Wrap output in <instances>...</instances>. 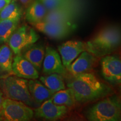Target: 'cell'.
Masks as SVG:
<instances>
[{"instance_id": "cell-25", "label": "cell", "mask_w": 121, "mask_h": 121, "mask_svg": "<svg viewBox=\"0 0 121 121\" xmlns=\"http://www.w3.org/2000/svg\"><path fill=\"white\" fill-rule=\"evenodd\" d=\"M4 94H3L2 90L0 89V112H1V108H2V105L3 101H4Z\"/></svg>"}, {"instance_id": "cell-1", "label": "cell", "mask_w": 121, "mask_h": 121, "mask_svg": "<svg viewBox=\"0 0 121 121\" xmlns=\"http://www.w3.org/2000/svg\"><path fill=\"white\" fill-rule=\"evenodd\" d=\"M67 85L71 90L76 102L80 103L101 99L111 91L108 85L101 82L90 72L72 76Z\"/></svg>"}, {"instance_id": "cell-15", "label": "cell", "mask_w": 121, "mask_h": 121, "mask_svg": "<svg viewBox=\"0 0 121 121\" xmlns=\"http://www.w3.org/2000/svg\"><path fill=\"white\" fill-rule=\"evenodd\" d=\"M45 48L42 43H33L29 45L20 53L32 64L38 71L42 69Z\"/></svg>"}, {"instance_id": "cell-16", "label": "cell", "mask_w": 121, "mask_h": 121, "mask_svg": "<svg viewBox=\"0 0 121 121\" xmlns=\"http://www.w3.org/2000/svg\"><path fill=\"white\" fill-rule=\"evenodd\" d=\"M28 88L30 95L39 105L52 98L55 93L37 79H30L28 81Z\"/></svg>"}, {"instance_id": "cell-20", "label": "cell", "mask_w": 121, "mask_h": 121, "mask_svg": "<svg viewBox=\"0 0 121 121\" xmlns=\"http://www.w3.org/2000/svg\"><path fill=\"white\" fill-rule=\"evenodd\" d=\"M13 53L8 44H3L0 47V71L12 73Z\"/></svg>"}, {"instance_id": "cell-6", "label": "cell", "mask_w": 121, "mask_h": 121, "mask_svg": "<svg viewBox=\"0 0 121 121\" xmlns=\"http://www.w3.org/2000/svg\"><path fill=\"white\" fill-rule=\"evenodd\" d=\"M39 35L33 29L26 25L17 27L9 38L7 43L15 55L19 54L29 45L36 43Z\"/></svg>"}, {"instance_id": "cell-7", "label": "cell", "mask_w": 121, "mask_h": 121, "mask_svg": "<svg viewBox=\"0 0 121 121\" xmlns=\"http://www.w3.org/2000/svg\"><path fill=\"white\" fill-rule=\"evenodd\" d=\"M32 25L40 32L54 39L65 38L74 29L73 24L44 21H42Z\"/></svg>"}, {"instance_id": "cell-9", "label": "cell", "mask_w": 121, "mask_h": 121, "mask_svg": "<svg viewBox=\"0 0 121 121\" xmlns=\"http://www.w3.org/2000/svg\"><path fill=\"white\" fill-rule=\"evenodd\" d=\"M58 49L62 64L67 69L81 53L86 51L87 48L85 42L79 40H69L59 45Z\"/></svg>"}, {"instance_id": "cell-2", "label": "cell", "mask_w": 121, "mask_h": 121, "mask_svg": "<svg viewBox=\"0 0 121 121\" xmlns=\"http://www.w3.org/2000/svg\"><path fill=\"white\" fill-rule=\"evenodd\" d=\"M121 40V31L118 28L107 26L86 42V51L96 57L105 56L119 47Z\"/></svg>"}, {"instance_id": "cell-27", "label": "cell", "mask_w": 121, "mask_h": 121, "mask_svg": "<svg viewBox=\"0 0 121 121\" xmlns=\"http://www.w3.org/2000/svg\"><path fill=\"white\" fill-rule=\"evenodd\" d=\"M2 120V118H1V112H0V121Z\"/></svg>"}, {"instance_id": "cell-12", "label": "cell", "mask_w": 121, "mask_h": 121, "mask_svg": "<svg viewBox=\"0 0 121 121\" xmlns=\"http://www.w3.org/2000/svg\"><path fill=\"white\" fill-rule=\"evenodd\" d=\"M12 73L16 76L25 79H37L39 78L38 71L20 54L13 58Z\"/></svg>"}, {"instance_id": "cell-23", "label": "cell", "mask_w": 121, "mask_h": 121, "mask_svg": "<svg viewBox=\"0 0 121 121\" xmlns=\"http://www.w3.org/2000/svg\"><path fill=\"white\" fill-rule=\"evenodd\" d=\"M44 6L47 11L59 7L73 4L72 0H38Z\"/></svg>"}, {"instance_id": "cell-3", "label": "cell", "mask_w": 121, "mask_h": 121, "mask_svg": "<svg viewBox=\"0 0 121 121\" xmlns=\"http://www.w3.org/2000/svg\"><path fill=\"white\" fill-rule=\"evenodd\" d=\"M121 116V102L116 95L101 100L86 113V118L91 121H119Z\"/></svg>"}, {"instance_id": "cell-10", "label": "cell", "mask_w": 121, "mask_h": 121, "mask_svg": "<svg viewBox=\"0 0 121 121\" xmlns=\"http://www.w3.org/2000/svg\"><path fill=\"white\" fill-rule=\"evenodd\" d=\"M102 72L104 78L113 84L121 82V61L118 57L105 56L102 60Z\"/></svg>"}, {"instance_id": "cell-18", "label": "cell", "mask_w": 121, "mask_h": 121, "mask_svg": "<svg viewBox=\"0 0 121 121\" xmlns=\"http://www.w3.org/2000/svg\"><path fill=\"white\" fill-rule=\"evenodd\" d=\"M39 80L44 85L54 93L66 89L62 76L60 73L48 74L40 77Z\"/></svg>"}, {"instance_id": "cell-24", "label": "cell", "mask_w": 121, "mask_h": 121, "mask_svg": "<svg viewBox=\"0 0 121 121\" xmlns=\"http://www.w3.org/2000/svg\"><path fill=\"white\" fill-rule=\"evenodd\" d=\"M11 0H0V11L7 6Z\"/></svg>"}, {"instance_id": "cell-5", "label": "cell", "mask_w": 121, "mask_h": 121, "mask_svg": "<svg viewBox=\"0 0 121 121\" xmlns=\"http://www.w3.org/2000/svg\"><path fill=\"white\" fill-rule=\"evenodd\" d=\"M2 120L6 121H27L34 116L30 107L21 101L4 98L1 110Z\"/></svg>"}, {"instance_id": "cell-26", "label": "cell", "mask_w": 121, "mask_h": 121, "mask_svg": "<svg viewBox=\"0 0 121 121\" xmlns=\"http://www.w3.org/2000/svg\"><path fill=\"white\" fill-rule=\"evenodd\" d=\"M24 5H29L31 3L32 0H19Z\"/></svg>"}, {"instance_id": "cell-22", "label": "cell", "mask_w": 121, "mask_h": 121, "mask_svg": "<svg viewBox=\"0 0 121 121\" xmlns=\"http://www.w3.org/2000/svg\"><path fill=\"white\" fill-rule=\"evenodd\" d=\"M18 19L4 20L0 22V45L7 43V40L19 25Z\"/></svg>"}, {"instance_id": "cell-17", "label": "cell", "mask_w": 121, "mask_h": 121, "mask_svg": "<svg viewBox=\"0 0 121 121\" xmlns=\"http://www.w3.org/2000/svg\"><path fill=\"white\" fill-rule=\"evenodd\" d=\"M44 6L38 0H35L29 4L25 14L26 20L33 24L43 21L47 13Z\"/></svg>"}, {"instance_id": "cell-21", "label": "cell", "mask_w": 121, "mask_h": 121, "mask_svg": "<svg viewBox=\"0 0 121 121\" xmlns=\"http://www.w3.org/2000/svg\"><path fill=\"white\" fill-rule=\"evenodd\" d=\"M51 99L54 104L66 106L68 108L73 107L76 103L73 93L69 88L63 89L56 92Z\"/></svg>"}, {"instance_id": "cell-19", "label": "cell", "mask_w": 121, "mask_h": 121, "mask_svg": "<svg viewBox=\"0 0 121 121\" xmlns=\"http://www.w3.org/2000/svg\"><path fill=\"white\" fill-rule=\"evenodd\" d=\"M22 14V9L17 0H11L0 11V22L4 20H20Z\"/></svg>"}, {"instance_id": "cell-14", "label": "cell", "mask_w": 121, "mask_h": 121, "mask_svg": "<svg viewBox=\"0 0 121 121\" xmlns=\"http://www.w3.org/2000/svg\"><path fill=\"white\" fill-rule=\"evenodd\" d=\"M76 15L74 4H72L48 11L43 21L72 24Z\"/></svg>"}, {"instance_id": "cell-8", "label": "cell", "mask_w": 121, "mask_h": 121, "mask_svg": "<svg viewBox=\"0 0 121 121\" xmlns=\"http://www.w3.org/2000/svg\"><path fill=\"white\" fill-rule=\"evenodd\" d=\"M68 112V107L54 104L51 98L44 101L35 109L34 114L39 118L48 121H56L64 117Z\"/></svg>"}, {"instance_id": "cell-13", "label": "cell", "mask_w": 121, "mask_h": 121, "mask_svg": "<svg viewBox=\"0 0 121 121\" xmlns=\"http://www.w3.org/2000/svg\"><path fill=\"white\" fill-rule=\"evenodd\" d=\"M80 54L79 57L74 60L67 69L72 76L89 72L98 60V57L87 51H84Z\"/></svg>"}, {"instance_id": "cell-11", "label": "cell", "mask_w": 121, "mask_h": 121, "mask_svg": "<svg viewBox=\"0 0 121 121\" xmlns=\"http://www.w3.org/2000/svg\"><path fill=\"white\" fill-rule=\"evenodd\" d=\"M42 65L43 71L47 75L54 73L64 75L66 73V69L62 64L60 54L51 47L48 46L45 48Z\"/></svg>"}, {"instance_id": "cell-4", "label": "cell", "mask_w": 121, "mask_h": 121, "mask_svg": "<svg viewBox=\"0 0 121 121\" xmlns=\"http://www.w3.org/2000/svg\"><path fill=\"white\" fill-rule=\"evenodd\" d=\"M2 91L6 98L21 101L31 107L39 105L30 95L28 88V81L17 76H9L1 82Z\"/></svg>"}]
</instances>
